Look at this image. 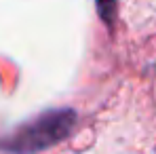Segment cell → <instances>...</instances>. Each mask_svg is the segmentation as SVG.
Returning <instances> with one entry per match:
<instances>
[{
  "instance_id": "obj_1",
  "label": "cell",
  "mask_w": 156,
  "mask_h": 154,
  "mask_svg": "<svg viewBox=\"0 0 156 154\" xmlns=\"http://www.w3.org/2000/svg\"><path fill=\"white\" fill-rule=\"evenodd\" d=\"M74 120H76V116L70 110L49 112V114L40 116L38 120L21 127L17 133H13L11 137L2 139L0 148H4L9 152H19V154L44 150L51 144H57L59 139H63L70 133Z\"/></svg>"
},
{
  "instance_id": "obj_2",
  "label": "cell",
  "mask_w": 156,
  "mask_h": 154,
  "mask_svg": "<svg viewBox=\"0 0 156 154\" xmlns=\"http://www.w3.org/2000/svg\"><path fill=\"white\" fill-rule=\"evenodd\" d=\"M95 2H97V11H99L101 19L110 23L114 19V13H116V0H95Z\"/></svg>"
}]
</instances>
